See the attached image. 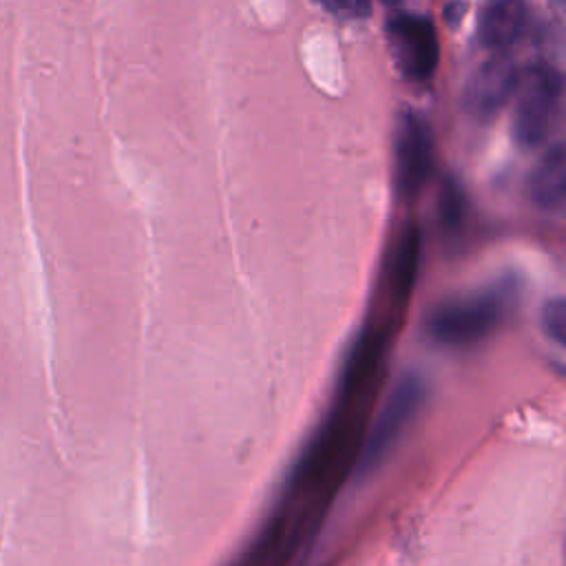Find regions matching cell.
<instances>
[{"label":"cell","instance_id":"1","mask_svg":"<svg viewBox=\"0 0 566 566\" xmlns=\"http://www.w3.org/2000/svg\"><path fill=\"white\" fill-rule=\"evenodd\" d=\"M511 298V287L502 285L447 298L427 314V336L440 347H473L504 323Z\"/></svg>","mask_w":566,"mask_h":566},{"label":"cell","instance_id":"2","mask_svg":"<svg viewBox=\"0 0 566 566\" xmlns=\"http://www.w3.org/2000/svg\"><path fill=\"white\" fill-rule=\"evenodd\" d=\"M427 398V382L418 374H405L391 389L385 407L371 422L369 433L360 440L356 469L360 473L374 471L400 442L405 431L418 418Z\"/></svg>","mask_w":566,"mask_h":566},{"label":"cell","instance_id":"3","mask_svg":"<svg viewBox=\"0 0 566 566\" xmlns=\"http://www.w3.org/2000/svg\"><path fill=\"white\" fill-rule=\"evenodd\" d=\"M515 93L513 137L522 148H535L555 126L562 104V75L548 64H535L520 73Z\"/></svg>","mask_w":566,"mask_h":566},{"label":"cell","instance_id":"4","mask_svg":"<svg viewBox=\"0 0 566 566\" xmlns=\"http://www.w3.org/2000/svg\"><path fill=\"white\" fill-rule=\"evenodd\" d=\"M387 42L398 71L413 82H424L438 66L440 44L436 27L424 15L396 13L387 20Z\"/></svg>","mask_w":566,"mask_h":566},{"label":"cell","instance_id":"5","mask_svg":"<svg viewBox=\"0 0 566 566\" xmlns=\"http://www.w3.org/2000/svg\"><path fill=\"white\" fill-rule=\"evenodd\" d=\"M433 168V139L427 122L405 111L396 126L394 181L402 199H413L427 184Z\"/></svg>","mask_w":566,"mask_h":566},{"label":"cell","instance_id":"6","mask_svg":"<svg viewBox=\"0 0 566 566\" xmlns=\"http://www.w3.org/2000/svg\"><path fill=\"white\" fill-rule=\"evenodd\" d=\"M517 80L520 73L515 62L504 53L493 55L473 73L464 88L462 104L467 113L480 122L495 117L515 95Z\"/></svg>","mask_w":566,"mask_h":566},{"label":"cell","instance_id":"7","mask_svg":"<svg viewBox=\"0 0 566 566\" xmlns=\"http://www.w3.org/2000/svg\"><path fill=\"white\" fill-rule=\"evenodd\" d=\"M526 24L524 0H486L478 18V38L486 49L504 51L522 40Z\"/></svg>","mask_w":566,"mask_h":566},{"label":"cell","instance_id":"8","mask_svg":"<svg viewBox=\"0 0 566 566\" xmlns=\"http://www.w3.org/2000/svg\"><path fill=\"white\" fill-rule=\"evenodd\" d=\"M528 197L544 210H559L566 195V157L564 146L555 144L531 170L526 184Z\"/></svg>","mask_w":566,"mask_h":566},{"label":"cell","instance_id":"9","mask_svg":"<svg viewBox=\"0 0 566 566\" xmlns=\"http://www.w3.org/2000/svg\"><path fill=\"white\" fill-rule=\"evenodd\" d=\"M418 270H420V230L418 226L409 223L400 232L389 261L387 281H389V296L394 303L409 301V294L418 279Z\"/></svg>","mask_w":566,"mask_h":566},{"label":"cell","instance_id":"10","mask_svg":"<svg viewBox=\"0 0 566 566\" xmlns=\"http://www.w3.org/2000/svg\"><path fill=\"white\" fill-rule=\"evenodd\" d=\"M542 327L544 334L555 343L564 345L566 343V305L559 296L551 298L544 310H542Z\"/></svg>","mask_w":566,"mask_h":566},{"label":"cell","instance_id":"11","mask_svg":"<svg viewBox=\"0 0 566 566\" xmlns=\"http://www.w3.org/2000/svg\"><path fill=\"white\" fill-rule=\"evenodd\" d=\"M329 13L343 20H360L371 11V0H318Z\"/></svg>","mask_w":566,"mask_h":566}]
</instances>
